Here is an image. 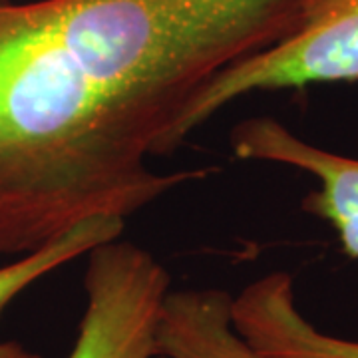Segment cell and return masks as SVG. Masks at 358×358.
I'll return each instance as SVG.
<instances>
[{
	"mask_svg": "<svg viewBox=\"0 0 358 358\" xmlns=\"http://www.w3.org/2000/svg\"><path fill=\"white\" fill-rule=\"evenodd\" d=\"M310 2L0 0V257L203 178L150 159L219 72L294 34Z\"/></svg>",
	"mask_w": 358,
	"mask_h": 358,
	"instance_id": "obj_1",
	"label": "cell"
},
{
	"mask_svg": "<svg viewBox=\"0 0 358 358\" xmlns=\"http://www.w3.org/2000/svg\"><path fill=\"white\" fill-rule=\"evenodd\" d=\"M357 80L358 0H313L294 34L227 66L193 98L169 138V154L209 117L247 94Z\"/></svg>",
	"mask_w": 358,
	"mask_h": 358,
	"instance_id": "obj_2",
	"label": "cell"
},
{
	"mask_svg": "<svg viewBox=\"0 0 358 358\" xmlns=\"http://www.w3.org/2000/svg\"><path fill=\"white\" fill-rule=\"evenodd\" d=\"M86 310L68 358H154L157 324L171 291L167 268L120 237L88 253Z\"/></svg>",
	"mask_w": 358,
	"mask_h": 358,
	"instance_id": "obj_3",
	"label": "cell"
},
{
	"mask_svg": "<svg viewBox=\"0 0 358 358\" xmlns=\"http://www.w3.org/2000/svg\"><path fill=\"white\" fill-rule=\"evenodd\" d=\"M231 150L239 159L268 162L310 173L319 181V189L305 195L303 209L327 221L336 233L343 253L358 259V159L308 143L268 115L235 126Z\"/></svg>",
	"mask_w": 358,
	"mask_h": 358,
	"instance_id": "obj_4",
	"label": "cell"
},
{
	"mask_svg": "<svg viewBox=\"0 0 358 358\" xmlns=\"http://www.w3.org/2000/svg\"><path fill=\"white\" fill-rule=\"evenodd\" d=\"M235 331L267 358H358V341L320 331L296 305L293 277L275 271L233 296Z\"/></svg>",
	"mask_w": 358,
	"mask_h": 358,
	"instance_id": "obj_5",
	"label": "cell"
},
{
	"mask_svg": "<svg viewBox=\"0 0 358 358\" xmlns=\"http://www.w3.org/2000/svg\"><path fill=\"white\" fill-rule=\"evenodd\" d=\"M233 294L223 289L169 291L157 324V355L167 358H267L231 320Z\"/></svg>",
	"mask_w": 358,
	"mask_h": 358,
	"instance_id": "obj_6",
	"label": "cell"
},
{
	"mask_svg": "<svg viewBox=\"0 0 358 358\" xmlns=\"http://www.w3.org/2000/svg\"><path fill=\"white\" fill-rule=\"evenodd\" d=\"M126 219L92 217L68 229L38 249L20 255L18 261L0 267V313L30 285L78 257L88 255L98 245L122 237Z\"/></svg>",
	"mask_w": 358,
	"mask_h": 358,
	"instance_id": "obj_7",
	"label": "cell"
},
{
	"mask_svg": "<svg viewBox=\"0 0 358 358\" xmlns=\"http://www.w3.org/2000/svg\"><path fill=\"white\" fill-rule=\"evenodd\" d=\"M154 358H167V357H162V355H155Z\"/></svg>",
	"mask_w": 358,
	"mask_h": 358,
	"instance_id": "obj_8",
	"label": "cell"
}]
</instances>
